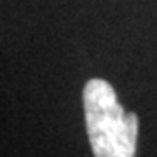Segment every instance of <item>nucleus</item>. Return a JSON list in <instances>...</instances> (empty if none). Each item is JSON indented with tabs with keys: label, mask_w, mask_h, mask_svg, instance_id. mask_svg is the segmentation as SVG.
I'll return each instance as SVG.
<instances>
[{
	"label": "nucleus",
	"mask_w": 157,
	"mask_h": 157,
	"mask_svg": "<svg viewBox=\"0 0 157 157\" xmlns=\"http://www.w3.org/2000/svg\"><path fill=\"white\" fill-rule=\"evenodd\" d=\"M86 129L94 157H135L138 115L124 112L107 80L91 78L84 86Z\"/></svg>",
	"instance_id": "1"
}]
</instances>
